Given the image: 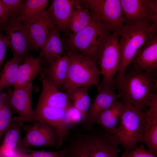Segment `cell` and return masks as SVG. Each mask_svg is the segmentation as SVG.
I'll return each mask as SVG.
<instances>
[{
    "label": "cell",
    "mask_w": 157,
    "mask_h": 157,
    "mask_svg": "<svg viewBox=\"0 0 157 157\" xmlns=\"http://www.w3.org/2000/svg\"><path fill=\"white\" fill-rule=\"evenodd\" d=\"M69 133L65 157H118L119 142L103 130Z\"/></svg>",
    "instance_id": "cell-1"
},
{
    "label": "cell",
    "mask_w": 157,
    "mask_h": 157,
    "mask_svg": "<svg viewBox=\"0 0 157 157\" xmlns=\"http://www.w3.org/2000/svg\"><path fill=\"white\" fill-rule=\"evenodd\" d=\"M157 23L143 22L124 25L119 40L120 61L115 79L116 85H121L126 70L146 42L157 35Z\"/></svg>",
    "instance_id": "cell-2"
},
{
    "label": "cell",
    "mask_w": 157,
    "mask_h": 157,
    "mask_svg": "<svg viewBox=\"0 0 157 157\" xmlns=\"http://www.w3.org/2000/svg\"><path fill=\"white\" fill-rule=\"evenodd\" d=\"M155 76L145 71L132 69L125 72L118 90L121 99L146 111L149 102L157 94Z\"/></svg>",
    "instance_id": "cell-3"
},
{
    "label": "cell",
    "mask_w": 157,
    "mask_h": 157,
    "mask_svg": "<svg viewBox=\"0 0 157 157\" xmlns=\"http://www.w3.org/2000/svg\"><path fill=\"white\" fill-rule=\"evenodd\" d=\"M101 22L93 19L87 26L78 32L70 33L69 51L81 54L98 63L100 54L111 34Z\"/></svg>",
    "instance_id": "cell-4"
},
{
    "label": "cell",
    "mask_w": 157,
    "mask_h": 157,
    "mask_svg": "<svg viewBox=\"0 0 157 157\" xmlns=\"http://www.w3.org/2000/svg\"><path fill=\"white\" fill-rule=\"evenodd\" d=\"M144 126L145 111L124 101L119 122L114 136L125 151L131 150L141 142Z\"/></svg>",
    "instance_id": "cell-5"
},
{
    "label": "cell",
    "mask_w": 157,
    "mask_h": 157,
    "mask_svg": "<svg viewBox=\"0 0 157 157\" xmlns=\"http://www.w3.org/2000/svg\"><path fill=\"white\" fill-rule=\"evenodd\" d=\"M69 65L66 80L62 89L67 90L80 87L98 85L101 75L96 63L76 52L69 51Z\"/></svg>",
    "instance_id": "cell-6"
},
{
    "label": "cell",
    "mask_w": 157,
    "mask_h": 157,
    "mask_svg": "<svg viewBox=\"0 0 157 157\" xmlns=\"http://www.w3.org/2000/svg\"><path fill=\"white\" fill-rule=\"evenodd\" d=\"M80 1L89 10L94 19L120 36L124 22L120 0Z\"/></svg>",
    "instance_id": "cell-7"
},
{
    "label": "cell",
    "mask_w": 157,
    "mask_h": 157,
    "mask_svg": "<svg viewBox=\"0 0 157 157\" xmlns=\"http://www.w3.org/2000/svg\"><path fill=\"white\" fill-rule=\"evenodd\" d=\"M119 36L115 32L111 34L99 57L98 63L103 78L99 87L114 90L115 88L114 77L118 72L120 61Z\"/></svg>",
    "instance_id": "cell-8"
},
{
    "label": "cell",
    "mask_w": 157,
    "mask_h": 157,
    "mask_svg": "<svg viewBox=\"0 0 157 157\" xmlns=\"http://www.w3.org/2000/svg\"><path fill=\"white\" fill-rule=\"evenodd\" d=\"M22 128L25 133L17 146L19 149L25 150L33 147H61L56 131L44 121H37L31 125H23Z\"/></svg>",
    "instance_id": "cell-9"
},
{
    "label": "cell",
    "mask_w": 157,
    "mask_h": 157,
    "mask_svg": "<svg viewBox=\"0 0 157 157\" xmlns=\"http://www.w3.org/2000/svg\"><path fill=\"white\" fill-rule=\"evenodd\" d=\"M120 0L124 23L143 22L157 23V0Z\"/></svg>",
    "instance_id": "cell-10"
},
{
    "label": "cell",
    "mask_w": 157,
    "mask_h": 157,
    "mask_svg": "<svg viewBox=\"0 0 157 157\" xmlns=\"http://www.w3.org/2000/svg\"><path fill=\"white\" fill-rule=\"evenodd\" d=\"M2 30L6 32L9 45L13 55V57L24 62L29 55L30 44L25 27L16 18H8L7 23L1 24Z\"/></svg>",
    "instance_id": "cell-11"
},
{
    "label": "cell",
    "mask_w": 157,
    "mask_h": 157,
    "mask_svg": "<svg viewBox=\"0 0 157 157\" xmlns=\"http://www.w3.org/2000/svg\"><path fill=\"white\" fill-rule=\"evenodd\" d=\"M34 121H44L52 126L59 137L60 147L66 140L71 129L67 120V110L37 104L34 110Z\"/></svg>",
    "instance_id": "cell-12"
},
{
    "label": "cell",
    "mask_w": 157,
    "mask_h": 157,
    "mask_svg": "<svg viewBox=\"0 0 157 157\" xmlns=\"http://www.w3.org/2000/svg\"><path fill=\"white\" fill-rule=\"evenodd\" d=\"M22 22L26 28L31 48L35 50L41 48L50 31L55 27L47 9L44 12Z\"/></svg>",
    "instance_id": "cell-13"
},
{
    "label": "cell",
    "mask_w": 157,
    "mask_h": 157,
    "mask_svg": "<svg viewBox=\"0 0 157 157\" xmlns=\"http://www.w3.org/2000/svg\"><path fill=\"white\" fill-rule=\"evenodd\" d=\"M98 93L87 112L83 123L88 131L93 129L94 125L100 114L109 108L115 101L121 99L122 96L114 90L109 88L97 87Z\"/></svg>",
    "instance_id": "cell-14"
},
{
    "label": "cell",
    "mask_w": 157,
    "mask_h": 157,
    "mask_svg": "<svg viewBox=\"0 0 157 157\" xmlns=\"http://www.w3.org/2000/svg\"><path fill=\"white\" fill-rule=\"evenodd\" d=\"M32 90V85L14 89L8 93L7 105L14 110L18 115V117L24 122H34Z\"/></svg>",
    "instance_id": "cell-15"
},
{
    "label": "cell",
    "mask_w": 157,
    "mask_h": 157,
    "mask_svg": "<svg viewBox=\"0 0 157 157\" xmlns=\"http://www.w3.org/2000/svg\"><path fill=\"white\" fill-rule=\"evenodd\" d=\"M42 91L37 104L67 110L73 106L65 92L60 90L42 74Z\"/></svg>",
    "instance_id": "cell-16"
},
{
    "label": "cell",
    "mask_w": 157,
    "mask_h": 157,
    "mask_svg": "<svg viewBox=\"0 0 157 157\" xmlns=\"http://www.w3.org/2000/svg\"><path fill=\"white\" fill-rule=\"evenodd\" d=\"M132 69L156 76L157 70V35L148 40L131 62Z\"/></svg>",
    "instance_id": "cell-17"
},
{
    "label": "cell",
    "mask_w": 157,
    "mask_h": 157,
    "mask_svg": "<svg viewBox=\"0 0 157 157\" xmlns=\"http://www.w3.org/2000/svg\"><path fill=\"white\" fill-rule=\"evenodd\" d=\"M145 111V126L141 143L148 150L157 155V94L149 102Z\"/></svg>",
    "instance_id": "cell-18"
},
{
    "label": "cell",
    "mask_w": 157,
    "mask_h": 157,
    "mask_svg": "<svg viewBox=\"0 0 157 157\" xmlns=\"http://www.w3.org/2000/svg\"><path fill=\"white\" fill-rule=\"evenodd\" d=\"M75 0H53L47 9L55 28L60 32L67 33L74 11Z\"/></svg>",
    "instance_id": "cell-19"
},
{
    "label": "cell",
    "mask_w": 157,
    "mask_h": 157,
    "mask_svg": "<svg viewBox=\"0 0 157 157\" xmlns=\"http://www.w3.org/2000/svg\"><path fill=\"white\" fill-rule=\"evenodd\" d=\"M39 56L43 62L52 63L64 54V47L59 32L55 28L49 31L43 44L40 48Z\"/></svg>",
    "instance_id": "cell-20"
},
{
    "label": "cell",
    "mask_w": 157,
    "mask_h": 157,
    "mask_svg": "<svg viewBox=\"0 0 157 157\" xmlns=\"http://www.w3.org/2000/svg\"><path fill=\"white\" fill-rule=\"evenodd\" d=\"M43 63L39 56L34 58L29 55L23 63L19 65L18 77L14 89L26 88L32 85V82L37 76Z\"/></svg>",
    "instance_id": "cell-21"
},
{
    "label": "cell",
    "mask_w": 157,
    "mask_h": 157,
    "mask_svg": "<svg viewBox=\"0 0 157 157\" xmlns=\"http://www.w3.org/2000/svg\"><path fill=\"white\" fill-rule=\"evenodd\" d=\"M124 101L118 100L101 113L96 122L106 133L114 136L116 131L123 108Z\"/></svg>",
    "instance_id": "cell-22"
},
{
    "label": "cell",
    "mask_w": 157,
    "mask_h": 157,
    "mask_svg": "<svg viewBox=\"0 0 157 157\" xmlns=\"http://www.w3.org/2000/svg\"><path fill=\"white\" fill-rule=\"evenodd\" d=\"M69 65L67 54L49 64L45 69L44 75L59 89H62L66 80Z\"/></svg>",
    "instance_id": "cell-23"
},
{
    "label": "cell",
    "mask_w": 157,
    "mask_h": 157,
    "mask_svg": "<svg viewBox=\"0 0 157 157\" xmlns=\"http://www.w3.org/2000/svg\"><path fill=\"white\" fill-rule=\"evenodd\" d=\"M93 20L88 9L80 0H75V6L69 23L72 33L78 32L88 25Z\"/></svg>",
    "instance_id": "cell-24"
},
{
    "label": "cell",
    "mask_w": 157,
    "mask_h": 157,
    "mask_svg": "<svg viewBox=\"0 0 157 157\" xmlns=\"http://www.w3.org/2000/svg\"><path fill=\"white\" fill-rule=\"evenodd\" d=\"M89 88L77 87L66 90L65 92L73 106L82 115L84 119L83 122L91 104V99L88 94Z\"/></svg>",
    "instance_id": "cell-25"
},
{
    "label": "cell",
    "mask_w": 157,
    "mask_h": 157,
    "mask_svg": "<svg viewBox=\"0 0 157 157\" xmlns=\"http://www.w3.org/2000/svg\"><path fill=\"white\" fill-rule=\"evenodd\" d=\"M24 122L18 117H13L4 135L0 148L10 151L16 150L21 140V129L24 125Z\"/></svg>",
    "instance_id": "cell-26"
},
{
    "label": "cell",
    "mask_w": 157,
    "mask_h": 157,
    "mask_svg": "<svg viewBox=\"0 0 157 157\" xmlns=\"http://www.w3.org/2000/svg\"><path fill=\"white\" fill-rule=\"evenodd\" d=\"M49 2L48 0H24L16 16V20L23 22L44 12Z\"/></svg>",
    "instance_id": "cell-27"
},
{
    "label": "cell",
    "mask_w": 157,
    "mask_h": 157,
    "mask_svg": "<svg viewBox=\"0 0 157 157\" xmlns=\"http://www.w3.org/2000/svg\"><path fill=\"white\" fill-rule=\"evenodd\" d=\"M21 61L13 57L5 65L0 78V92L3 89L16 84L18 77L19 64Z\"/></svg>",
    "instance_id": "cell-28"
},
{
    "label": "cell",
    "mask_w": 157,
    "mask_h": 157,
    "mask_svg": "<svg viewBox=\"0 0 157 157\" xmlns=\"http://www.w3.org/2000/svg\"><path fill=\"white\" fill-rule=\"evenodd\" d=\"M13 119L11 108L7 105L0 104V143Z\"/></svg>",
    "instance_id": "cell-29"
},
{
    "label": "cell",
    "mask_w": 157,
    "mask_h": 157,
    "mask_svg": "<svg viewBox=\"0 0 157 157\" xmlns=\"http://www.w3.org/2000/svg\"><path fill=\"white\" fill-rule=\"evenodd\" d=\"M145 149L144 144L141 143L139 146L130 150L125 151L122 157H157Z\"/></svg>",
    "instance_id": "cell-30"
},
{
    "label": "cell",
    "mask_w": 157,
    "mask_h": 157,
    "mask_svg": "<svg viewBox=\"0 0 157 157\" xmlns=\"http://www.w3.org/2000/svg\"><path fill=\"white\" fill-rule=\"evenodd\" d=\"M8 12V18H15L23 3V0H1Z\"/></svg>",
    "instance_id": "cell-31"
},
{
    "label": "cell",
    "mask_w": 157,
    "mask_h": 157,
    "mask_svg": "<svg viewBox=\"0 0 157 157\" xmlns=\"http://www.w3.org/2000/svg\"><path fill=\"white\" fill-rule=\"evenodd\" d=\"M67 117L71 129L84 121L81 114L73 106L67 110Z\"/></svg>",
    "instance_id": "cell-32"
},
{
    "label": "cell",
    "mask_w": 157,
    "mask_h": 157,
    "mask_svg": "<svg viewBox=\"0 0 157 157\" xmlns=\"http://www.w3.org/2000/svg\"><path fill=\"white\" fill-rule=\"evenodd\" d=\"M28 154V157H65V151L63 149L60 150L54 151H31Z\"/></svg>",
    "instance_id": "cell-33"
},
{
    "label": "cell",
    "mask_w": 157,
    "mask_h": 157,
    "mask_svg": "<svg viewBox=\"0 0 157 157\" xmlns=\"http://www.w3.org/2000/svg\"><path fill=\"white\" fill-rule=\"evenodd\" d=\"M9 45L8 39L5 35L0 32V68L3 62L6 49Z\"/></svg>",
    "instance_id": "cell-34"
},
{
    "label": "cell",
    "mask_w": 157,
    "mask_h": 157,
    "mask_svg": "<svg viewBox=\"0 0 157 157\" xmlns=\"http://www.w3.org/2000/svg\"><path fill=\"white\" fill-rule=\"evenodd\" d=\"M8 13L7 10L1 0H0V24L4 25L8 20Z\"/></svg>",
    "instance_id": "cell-35"
},
{
    "label": "cell",
    "mask_w": 157,
    "mask_h": 157,
    "mask_svg": "<svg viewBox=\"0 0 157 157\" xmlns=\"http://www.w3.org/2000/svg\"><path fill=\"white\" fill-rule=\"evenodd\" d=\"M12 157H28L26 149L17 150L14 155Z\"/></svg>",
    "instance_id": "cell-36"
},
{
    "label": "cell",
    "mask_w": 157,
    "mask_h": 157,
    "mask_svg": "<svg viewBox=\"0 0 157 157\" xmlns=\"http://www.w3.org/2000/svg\"><path fill=\"white\" fill-rule=\"evenodd\" d=\"M2 30V25L0 24V32Z\"/></svg>",
    "instance_id": "cell-37"
}]
</instances>
